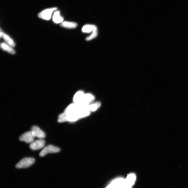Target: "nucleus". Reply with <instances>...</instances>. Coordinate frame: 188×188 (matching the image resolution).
<instances>
[{
	"label": "nucleus",
	"mask_w": 188,
	"mask_h": 188,
	"mask_svg": "<svg viewBox=\"0 0 188 188\" xmlns=\"http://www.w3.org/2000/svg\"><path fill=\"white\" fill-rule=\"evenodd\" d=\"M35 159L32 157H25L22 159L15 165L17 169L26 168L34 163Z\"/></svg>",
	"instance_id": "1"
},
{
	"label": "nucleus",
	"mask_w": 188,
	"mask_h": 188,
	"mask_svg": "<svg viewBox=\"0 0 188 188\" xmlns=\"http://www.w3.org/2000/svg\"><path fill=\"white\" fill-rule=\"evenodd\" d=\"M127 185L125 179L120 178L114 180L106 188H122Z\"/></svg>",
	"instance_id": "2"
},
{
	"label": "nucleus",
	"mask_w": 188,
	"mask_h": 188,
	"mask_svg": "<svg viewBox=\"0 0 188 188\" xmlns=\"http://www.w3.org/2000/svg\"><path fill=\"white\" fill-rule=\"evenodd\" d=\"M57 9V7H52L44 9L39 14V17L42 19L49 20L51 19L53 12L56 11Z\"/></svg>",
	"instance_id": "3"
},
{
	"label": "nucleus",
	"mask_w": 188,
	"mask_h": 188,
	"mask_svg": "<svg viewBox=\"0 0 188 188\" xmlns=\"http://www.w3.org/2000/svg\"><path fill=\"white\" fill-rule=\"evenodd\" d=\"M60 150V149L59 147L52 145H49L44 148L39 155L41 157H43L48 154L59 152Z\"/></svg>",
	"instance_id": "4"
},
{
	"label": "nucleus",
	"mask_w": 188,
	"mask_h": 188,
	"mask_svg": "<svg viewBox=\"0 0 188 188\" xmlns=\"http://www.w3.org/2000/svg\"><path fill=\"white\" fill-rule=\"evenodd\" d=\"M45 141L43 139H39L34 141L30 145V148L33 150H37L42 149L45 145Z\"/></svg>",
	"instance_id": "5"
},
{
	"label": "nucleus",
	"mask_w": 188,
	"mask_h": 188,
	"mask_svg": "<svg viewBox=\"0 0 188 188\" xmlns=\"http://www.w3.org/2000/svg\"><path fill=\"white\" fill-rule=\"evenodd\" d=\"M35 137L31 131H28L23 134L20 136L19 139L27 143L31 144L34 141Z\"/></svg>",
	"instance_id": "6"
},
{
	"label": "nucleus",
	"mask_w": 188,
	"mask_h": 188,
	"mask_svg": "<svg viewBox=\"0 0 188 188\" xmlns=\"http://www.w3.org/2000/svg\"><path fill=\"white\" fill-rule=\"evenodd\" d=\"M31 131L35 137L43 139L45 137V134L44 131L36 126H34L31 128Z\"/></svg>",
	"instance_id": "7"
},
{
	"label": "nucleus",
	"mask_w": 188,
	"mask_h": 188,
	"mask_svg": "<svg viewBox=\"0 0 188 188\" xmlns=\"http://www.w3.org/2000/svg\"><path fill=\"white\" fill-rule=\"evenodd\" d=\"M85 95V93L82 91H79L77 92L74 96L73 98L74 102L78 104H81L82 103Z\"/></svg>",
	"instance_id": "8"
},
{
	"label": "nucleus",
	"mask_w": 188,
	"mask_h": 188,
	"mask_svg": "<svg viewBox=\"0 0 188 188\" xmlns=\"http://www.w3.org/2000/svg\"><path fill=\"white\" fill-rule=\"evenodd\" d=\"M136 179V176L135 174L131 173L128 175L126 179H125L126 182L128 186L132 187L135 183Z\"/></svg>",
	"instance_id": "9"
},
{
	"label": "nucleus",
	"mask_w": 188,
	"mask_h": 188,
	"mask_svg": "<svg viewBox=\"0 0 188 188\" xmlns=\"http://www.w3.org/2000/svg\"><path fill=\"white\" fill-rule=\"evenodd\" d=\"M1 37H2L6 42L11 47H15V43L13 40L9 36L4 33L3 32H1Z\"/></svg>",
	"instance_id": "10"
},
{
	"label": "nucleus",
	"mask_w": 188,
	"mask_h": 188,
	"mask_svg": "<svg viewBox=\"0 0 188 188\" xmlns=\"http://www.w3.org/2000/svg\"><path fill=\"white\" fill-rule=\"evenodd\" d=\"M53 21L55 23H61L63 22V18L60 15L59 11H56L54 13L52 17Z\"/></svg>",
	"instance_id": "11"
},
{
	"label": "nucleus",
	"mask_w": 188,
	"mask_h": 188,
	"mask_svg": "<svg viewBox=\"0 0 188 188\" xmlns=\"http://www.w3.org/2000/svg\"><path fill=\"white\" fill-rule=\"evenodd\" d=\"M1 48L3 50L7 51L9 53L12 54H15V51L14 50L12 47H11L8 44L5 43H1Z\"/></svg>",
	"instance_id": "12"
},
{
	"label": "nucleus",
	"mask_w": 188,
	"mask_h": 188,
	"mask_svg": "<svg viewBox=\"0 0 188 188\" xmlns=\"http://www.w3.org/2000/svg\"><path fill=\"white\" fill-rule=\"evenodd\" d=\"M95 98L90 94H85L82 103L81 104L89 105V103L93 101Z\"/></svg>",
	"instance_id": "13"
},
{
	"label": "nucleus",
	"mask_w": 188,
	"mask_h": 188,
	"mask_svg": "<svg viewBox=\"0 0 188 188\" xmlns=\"http://www.w3.org/2000/svg\"><path fill=\"white\" fill-rule=\"evenodd\" d=\"M61 26L66 28H75L77 27V24L74 22L63 21L61 24Z\"/></svg>",
	"instance_id": "14"
},
{
	"label": "nucleus",
	"mask_w": 188,
	"mask_h": 188,
	"mask_svg": "<svg viewBox=\"0 0 188 188\" xmlns=\"http://www.w3.org/2000/svg\"><path fill=\"white\" fill-rule=\"evenodd\" d=\"M95 26L93 25H87L84 26L82 31L83 33H88L93 32L95 27Z\"/></svg>",
	"instance_id": "15"
},
{
	"label": "nucleus",
	"mask_w": 188,
	"mask_h": 188,
	"mask_svg": "<svg viewBox=\"0 0 188 188\" xmlns=\"http://www.w3.org/2000/svg\"><path fill=\"white\" fill-rule=\"evenodd\" d=\"M58 121L60 123L64 122L67 121V114L64 111L63 113L60 114L59 115L58 118Z\"/></svg>",
	"instance_id": "16"
},
{
	"label": "nucleus",
	"mask_w": 188,
	"mask_h": 188,
	"mask_svg": "<svg viewBox=\"0 0 188 188\" xmlns=\"http://www.w3.org/2000/svg\"><path fill=\"white\" fill-rule=\"evenodd\" d=\"M98 35L97 28L96 26L95 27V28L94 29L93 33L91 34L90 35L86 38V40L87 41H90L92 39H95V38Z\"/></svg>",
	"instance_id": "17"
},
{
	"label": "nucleus",
	"mask_w": 188,
	"mask_h": 188,
	"mask_svg": "<svg viewBox=\"0 0 188 188\" xmlns=\"http://www.w3.org/2000/svg\"><path fill=\"white\" fill-rule=\"evenodd\" d=\"M101 103H97L93 104L90 105L89 106V109L90 111H95L98 109L100 106Z\"/></svg>",
	"instance_id": "18"
}]
</instances>
